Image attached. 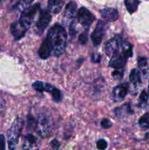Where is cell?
<instances>
[{
	"label": "cell",
	"mask_w": 149,
	"mask_h": 150,
	"mask_svg": "<svg viewBox=\"0 0 149 150\" xmlns=\"http://www.w3.org/2000/svg\"><path fill=\"white\" fill-rule=\"evenodd\" d=\"M46 40L51 50V55L58 57L65 51L67 43V33L59 23H56L48 31Z\"/></svg>",
	"instance_id": "6da1fadb"
},
{
	"label": "cell",
	"mask_w": 149,
	"mask_h": 150,
	"mask_svg": "<svg viewBox=\"0 0 149 150\" xmlns=\"http://www.w3.org/2000/svg\"><path fill=\"white\" fill-rule=\"evenodd\" d=\"M41 10V6L39 3H37L34 5L30 6L21 12L20 18L14 23L18 28L26 33L28 30L33 25L37 13H39Z\"/></svg>",
	"instance_id": "7a4b0ae2"
},
{
	"label": "cell",
	"mask_w": 149,
	"mask_h": 150,
	"mask_svg": "<svg viewBox=\"0 0 149 150\" xmlns=\"http://www.w3.org/2000/svg\"><path fill=\"white\" fill-rule=\"evenodd\" d=\"M23 125H24L23 120L20 117H18L14 120L11 127L7 130V143H8V148L10 149H15L16 148L23 130Z\"/></svg>",
	"instance_id": "3957f363"
},
{
	"label": "cell",
	"mask_w": 149,
	"mask_h": 150,
	"mask_svg": "<svg viewBox=\"0 0 149 150\" xmlns=\"http://www.w3.org/2000/svg\"><path fill=\"white\" fill-rule=\"evenodd\" d=\"M53 127L52 117L47 113L39 114L35 125V130L37 133L42 138L50 136Z\"/></svg>",
	"instance_id": "277c9868"
},
{
	"label": "cell",
	"mask_w": 149,
	"mask_h": 150,
	"mask_svg": "<svg viewBox=\"0 0 149 150\" xmlns=\"http://www.w3.org/2000/svg\"><path fill=\"white\" fill-rule=\"evenodd\" d=\"M77 18L78 23L85 29H89L95 21L94 15L89 11L86 7H82L79 9L77 13Z\"/></svg>",
	"instance_id": "5b68a950"
},
{
	"label": "cell",
	"mask_w": 149,
	"mask_h": 150,
	"mask_svg": "<svg viewBox=\"0 0 149 150\" xmlns=\"http://www.w3.org/2000/svg\"><path fill=\"white\" fill-rule=\"evenodd\" d=\"M51 19H52L51 13L48 9V10H45V9L40 10L39 18L36 23V32L37 35H41L45 32L46 28L49 25Z\"/></svg>",
	"instance_id": "8992f818"
},
{
	"label": "cell",
	"mask_w": 149,
	"mask_h": 150,
	"mask_svg": "<svg viewBox=\"0 0 149 150\" xmlns=\"http://www.w3.org/2000/svg\"><path fill=\"white\" fill-rule=\"evenodd\" d=\"M107 26H108V23L105 21L100 20L98 21L94 30L93 31L91 35V39L93 42V45L95 47L99 46L102 42V38L106 32Z\"/></svg>",
	"instance_id": "52a82bcc"
},
{
	"label": "cell",
	"mask_w": 149,
	"mask_h": 150,
	"mask_svg": "<svg viewBox=\"0 0 149 150\" xmlns=\"http://www.w3.org/2000/svg\"><path fill=\"white\" fill-rule=\"evenodd\" d=\"M77 5L74 1H70L66 5L63 13V22L66 25H70L77 16Z\"/></svg>",
	"instance_id": "ba28073f"
},
{
	"label": "cell",
	"mask_w": 149,
	"mask_h": 150,
	"mask_svg": "<svg viewBox=\"0 0 149 150\" xmlns=\"http://www.w3.org/2000/svg\"><path fill=\"white\" fill-rule=\"evenodd\" d=\"M122 42V38L119 35L114 37L110 40L107 42L105 45V48H104V51H105L106 55L108 57H111L112 54L119 51Z\"/></svg>",
	"instance_id": "9c48e42d"
},
{
	"label": "cell",
	"mask_w": 149,
	"mask_h": 150,
	"mask_svg": "<svg viewBox=\"0 0 149 150\" xmlns=\"http://www.w3.org/2000/svg\"><path fill=\"white\" fill-rule=\"evenodd\" d=\"M129 84L123 83L118 85L113 89L112 92V100L115 103L121 102L124 100L129 92Z\"/></svg>",
	"instance_id": "30bf717a"
},
{
	"label": "cell",
	"mask_w": 149,
	"mask_h": 150,
	"mask_svg": "<svg viewBox=\"0 0 149 150\" xmlns=\"http://www.w3.org/2000/svg\"><path fill=\"white\" fill-rule=\"evenodd\" d=\"M128 59L125 57L122 51H118L113 54L109 62V67L115 69H120L124 67Z\"/></svg>",
	"instance_id": "8fae6325"
},
{
	"label": "cell",
	"mask_w": 149,
	"mask_h": 150,
	"mask_svg": "<svg viewBox=\"0 0 149 150\" xmlns=\"http://www.w3.org/2000/svg\"><path fill=\"white\" fill-rule=\"evenodd\" d=\"M38 139L32 134H27L23 138V149H39Z\"/></svg>",
	"instance_id": "7c38bea8"
},
{
	"label": "cell",
	"mask_w": 149,
	"mask_h": 150,
	"mask_svg": "<svg viewBox=\"0 0 149 150\" xmlns=\"http://www.w3.org/2000/svg\"><path fill=\"white\" fill-rule=\"evenodd\" d=\"M45 91L51 94L53 100L55 101L56 103L61 102V100H62L63 95L61 91L51 83H45Z\"/></svg>",
	"instance_id": "4fadbf2b"
},
{
	"label": "cell",
	"mask_w": 149,
	"mask_h": 150,
	"mask_svg": "<svg viewBox=\"0 0 149 150\" xmlns=\"http://www.w3.org/2000/svg\"><path fill=\"white\" fill-rule=\"evenodd\" d=\"M102 17L109 22L115 21L118 18V12L115 8H104L100 10Z\"/></svg>",
	"instance_id": "5bb4252c"
},
{
	"label": "cell",
	"mask_w": 149,
	"mask_h": 150,
	"mask_svg": "<svg viewBox=\"0 0 149 150\" xmlns=\"http://www.w3.org/2000/svg\"><path fill=\"white\" fill-rule=\"evenodd\" d=\"M63 5H64V0H48V10L53 14L60 13Z\"/></svg>",
	"instance_id": "9a60e30c"
},
{
	"label": "cell",
	"mask_w": 149,
	"mask_h": 150,
	"mask_svg": "<svg viewBox=\"0 0 149 150\" xmlns=\"http://www.w3.org/2000/svg\"><path fill=\"white\" fill-rule=\"evenodd\" d=\"M38 54H39V57L42 59H46L51 55V48H50L46 39L44 40L42 43L41 44L39 51H38Z\"/></svg>",
	"instance_id": "2e32d148"
},
{
	"label": "cell",
	"mask_w": 149,
	"mask_h": 150,
	"mask_svg": "<svg viewBox=\"0 0 149 150\" xmlns=\"http://www.w3.org/2000/svg\"><path fill=\"white\" fill-rule=\"evenodd\" d=\"M129 80L131 84H133V86L135 87L141 84V75H140V72L137 69L134 68L131 70L129 75Z\"/></svg>",
	"instance_id": "e0dca14e"
},
{
	"label": "cell",
	"mask_w": 149,
	"mask_h": 150,
	"mask_svg": "<svg viewBox=\"0 0 149 150\" xmlns=\"http://www.w3.org/2000/svg\"><path fill=\"white\" fill-rule=\"evenodd\" d=\"M140 4V0H125L124 1L126 8L130 14H132L133 13L137 11Z\"/></svg>",
	"instance_id": "ac0fdd59"
},
{
	"label": "cell",
	"mask_w": 149,
	"mask_h": 150,
	"mask_svg": "<svg viewBox=\"0 0 149 150\" xmlns=\"http://www.w3.org/2000/svg\"><path fill=\"white\" fill-rule=\"evenodd\" d=\"M137 64L144 76H147L148 73V64L147 58L144 57H140L137 59Z\"/></svg>",
	"instance_id": "d6986e66"
},
{
	"label": "cell",
	"mask_w": 149,
	"mask_h": 150,
	"mask_svg": "<svg viewBox=\"0 0 149 150\" xmlns=\"http://www.w3.org/2000/svg\"><path fill=\"white\" fill-rule=\"evenodd\" d=\"M34 0H19L15 5L14 9L18 11H23L27 7H30Z\"/></svg>",
	"instance_id": "ffe728a7"
},
{
	"label": "cell",
	"mask_w": 149,
	"mask_h": 150,
	"mask_svg": "<svg viewBox=\"0 0 149 150\" xmlns=\"http://www.w3.org/2000/svg\"><path fill=\"white\" fill-rule=\"evenodd\" d=\"M148 95L145 90H143L141 92L139 98L138 107L140 108H145L148 106Z\"/></svg>",
	"instance_id": "44dd1931"
},
{
	"label": "cell",
	"mask_w": 149,
	"mask_h": 150,
	"mask_svg": "<svg viewBox=\"0 0 149 150\" xmlns=\"http://www.w3.org/2000/svg\"><path fill=\"white\" fill-rule=\"evenodd\" d=\"M138 124L140 128L143 130H147L149 128V114H145L138 120Z\"/></svg>",
	"instance_id": "7402d4cb"
},
{
	"label": "cell",
	"mask_w": 149,
	"mask_h": 150,
	"mask_svg": "<svg viewBox=\"0 0 149 150\" xmlns=\"http://www.w3.org/2000/svg\"><path fill=\"white\" fill-rule=\"evenodd\" d=\"M124 68H120V69H115L113 72L112 73V76L115 80H121L124 77Z\"/></svg>",
	"instance_id": "603a6c76"
},
{
	"label": "cell",
	"mask_w": 149,
	"mask_h": 150,
	"mask_svg": "<svg viewBox=\"0 0 149 150\" xmlns=\"http://www.w3.org/2000/svg\"><path fill=\"white\" fill-rule=\"evenodd\" d=\"M32 87L39 92H45V83L39 81H37L34 82L32 83Z\"/></svg>",
	"instance_id": "cb8c5ba5"
},
{
	"label": "cell",
	"mask_w": 149,
	"mask_h": 150,
	"mask_svg": "<svg viewBox=\"0 0 149 150\" xmlns=\"http://www.w3.org/2000/svg\"><path fill=\"white\" fill-rule=\"evenodd\" d=\"M88 42V31H85L79 36V42L81 45H85Z\"/></svg>",
	"instance_id": "d4e9b609"
},
{
	"label": "cell",
	"mask_w": 149,
	"mask_h": 150,
	"mask_svg": "<svg viewBox=\"0 0 149 150\" xmlns=\"http://www.w3.org/2000/svg\"><path fill=\"white\" fill-rule=\"evenodd\" d=\"M96 148L100 150L106 149L108 148V143L104 139H99L96 143Z\"/></svg>",
	"instance_id": "484cf974"
},
{
	"label": "cell",
	"mask_w": 149,
	"mask_h": 150,
	"mask_svg": "<svg viewBox=\"0 0 149 150\" xmlns=\"http://www.w3.org/2000/svg\"><path fill=\"white\" fill-rule=\"evenodd\" d=\"M112 126V123H111L110 120H108V119H103L101 122V127L104 129H108Z\"/></svg>",
	"instance_id": "4316f807"
},
{
	"label": "cell",
	"mask_w": 149,
	"mask_h": 150,
	"mask_svg": "<svg viewBox=\"0 0 149 150\" xmlns=\"http://www.w3.org/2000/svg\"><path fill=\"white\" fill-rule=\"evenodd\" d=\"M91 59L92 62L99 63L101 60V57L99 54H92Z\"/></svg>",
	"instance_id": "83f0119b"
},
{
	"label": "cell",
	"mask_w": 149,
	"mask_h": 150,
	"mask_svg": "<svg viewBox=\"0 0 149 150\" xmlns=\"http://www.w3.org/2000/svg\"><path fill=\"white\" fill-rule=\"evenodd\" d=\"M27 120H28V127H29V128H30L32 126H34V125H36V122H34V120L33 117H32L31 115H29L27 117Z\"/></svg>",
	"instance_id": "f1b7e54d"
},
{
	"label": "cell",
	"mask_w": 149,
	"mask_h": 150,
	"mask_svg": "<svg viewBox=\"0 0 149 150\" xmlns=\"http://www.w3.org/2000/svg\"><path fill=\"white\" fill-rule=\"evenodd\" d=\"M5 149V139L3 135H0V150Z\"/></svg>",
	"instance_id": "f546056e"
},
{
	"label": "cell",
	"mask_w": 149,
	"mask_h": 150,
	"mask_svg": "<svg viewBox=\"0 0 149 150\" xmlns=\"http://www.w3.org/2000/svg\"><path fill=\"white\" fill-rule=\"evenodd\" d=\"M51 145L53 149H58V147H59L60 146L59 143H58V142L56 140V139H53V140L51 141Z\"/></svg>",
	"instance_id": "4dcf8cb0"
},
{
	"label": "cell",
	"mask_w": 149,
	"mask_h": 150,
	"mask_svg": "<svg viewBox=\"0 0 149 150\" xmlns=\"http://www.w3.org/2000/svg\"><path fill=\"white\" fill-rule=\"evenodd\" d=\"M1 0H0V3H1Z\"/></svg>",
	"instance_id": "1f68e13d"
},
{
	"label": "cell",
	"mask_w": 149,
	"mask_h": 150,
	"mask_svg": "<svg viewBox=\"0 0 149 150\" xmlns=\"http://www.w3.org/2000/svg\"><path fill=\"white\" fill-rule=\"evenodd\" d=\"M148 90H149V86H148Z\"/></svg>",
	"instance_id": "d6a6232c"
}]
</instances>
